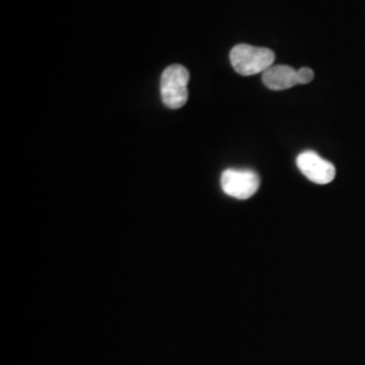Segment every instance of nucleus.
Returning a JSON list of instances; mask_svg holds the SVG:
<instances>
[{
  "instance_id": "20e7f679",
  "label": "nucleus",
  "mask_w": 365,
  "mask_h": 365,
  "mask_svg": "<svg viewBox=\"0 0 365 365\" xmlns=\"http://www.w3.org/2000/svg\"><path fill=\"white\" fill-rule=\"evenodd\" d=\"M300 172L315 184H329L336 178L334 165L312 150L300 153L297 158Z\"/></svg>"
},
{
  "instance_id": "f257e3e1",
  "label": "nucleus",
  "mask_w": 365,
  "mask_h": 365,
  "mask_svg": "<svg viewBox=\"0 0 365 365\" xmlns=\"http://www.w3.org/2000/svg\"><path fill=\"white\" fill-rule=\"evenodd\" d=\"M230 63L237 73L242 76H253L264 73L268 68L274 66V53L267 48L240 43L235 45L230 52Z\"/></svg>"
},
{
  "instance_id": "f03ea898",
  "label": "nucleus",
  "mask_w": 365,
  "mask_h": 365,
  "mask_svg": "<svg viewBox=\"0 0 365 365\" xmlns=\"http://www.w3.org/2000/svg\"><path fill=\"white\" fill-rule=\"evenodd\" d=\"M190 72L180 64L170 66L161 75V99L165 107L178 110L188 101Z\"/></svg>"
},
{
  "instance_id": "7ed1b4c3",
  "label": "nucleus",
  "mask_w": 365,
  "mask_h": 365,
  "mask_svg": "<svg viewBox=\"0 0 365 365\" xmlns=\"http://www.w3.org/2000/svg\"><path fill=\"white\" fill-rule=\"evenodd\" d=\"M221 185L226 195L245 200L259 191L260 178L255 170H226L222 173Z\"/></svg>"
},
{
  "instance_id": "423d86ee",
  "label": "nucleus",
  "mask_w": 365,
  "mask_h": 365,
  "mask_svg": "<svg viewBox=\"0 0 365 365\" xmlns=\"http://www.w3.org/2000/svg\"><path fill=\"white\" fill-rule=\"evenodd\" d=\"M314 78V71L310 68H300L298 71V80H299V84H309L310 81H313Z\"/></svg>"
},
{
  "instance_id": "39448f33",
  "label": "nucleus",
  "mask_w": 365,
  "mask_h": 365,
  "mask_svg": "<svg viewBox=\"0 0 365 365\" xmlns=\"http://www.w3.org/2000/svg\"><path fill=\"white\" fill-rule=\"evenodd\" d=\"M262 83L272 91H283L299 84L298 71L292 66H272L262 73Z\"/></svg>"
}]
</instances>
